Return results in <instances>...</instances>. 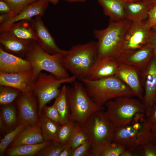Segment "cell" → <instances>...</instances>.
Returning a JSON list of instances; mask_svg holds the SVG:
<instances>
[{
  "mask_svg": "<svg viewBox=\"0 0 156 156\" xmlns=\"http://www.w3.org/2000/svg\"><path fill=\"white\" fill-rule=\"evenodd\" d=\"M148 121L152 125L156 123V102H154L147 114L146 115Z\"/></svg>",
  "mask_w": 156,
  "mask_h": 156,
  "instance_id": "cell-42",
  "label": "cell"
},
{
  "mask_svg": "<svg viewBox=\"0 0 156 156\" xmlns=\"http://www.w3.org/2000/svg\"><path fill=\"white\" fill-rule=\"evenodd\" d=\"M156 5V0H149Z\"/></svg>",
  "mask_w": 156,
  "mask_h": 156,
  "instance_id": "cell-50",
  "label": "cell"
},
{
  "mask_svg": "<svg viewBox=\"0 0 156 156\" xmlns=\"http://www.w3.org/2000/svg\"><path fill=\"white\" fill-rule=\"evenodd\" d=\"M44 142L40 126L38 123L28 126L21 131L8 148L24 144H38Z\"/></svg>",
  "mask_w": 156,
  "mask_h": 156,
  "instance_id": "cell-21",
  "label": "cell"
},
{
  "mask_svg": "<svg viewBox=\"0 0 156 156\" xmlns=\"http://www.w3.org/2000/svg\"><path fill=\"white\" fill-rule=\"evenodd\" d=\"M92 100L98 105L104 106L109 100L122 96H134L130 88L115 76L96 80H80Z\"/></svg>",
  "mask_w": 156,
  "mask_h": 156,
  "instance_id": "cell-4",
  "label": "cell"
},
{
  "mask_svg": "<svg viewBox=\"0 0 156 156\" xmlns=\"http://www.w3.org/2000/svg\"><path fill=\"white\" fill-rule=\"evenodd\" d=\"M151 29L147 20L131 21L126 34L122 52L138 49L149 43Z\"/></svg>",
  "mask_w": 156,
  "mask_h": 156,
  "instance_id": "cell-11",
  "label": "cell"
},
{
  "mask_svg": "<svg viewBox=\"0 0 156 156\" xmlns=\"http://www.w3.org/2000/svg\"><path fill=\"white\" fill-rule=\"evenodd\" d=\"M65 53H49L36 42L24 58L30 64L34 81L42 70L48 72L59 79L69 77L70 76L68 71L64 68L62 63Z\"/></svg>",
  "mask_w": 156,
  "mask_h": 156,
  "instance_id": "cell-5",
  "label": "cell"
},
{
  "mask_svg": "<svg viewBox=\"0 0 156 156\" xmlns=\"http://www.w3.org/2000/svg\"><path fill=\"white\" fill-rule=\"evenodd\" d=\"M0 12L1 14H10L12 18L14 16L11 6L7 2L3 0H0Z\"/></svg>",
  "mask_w": 156,
  "mask_h": 156,
  "instance_id": "cell-41",
  "label": "cell"
},
{
  "mask_svg": "<svg viewBox=\"0 0 156 156\" xmlns=\"http://www.w3.org/2000/svg\"><path fill=\"white\" fill-rule=\"evenodd\" d=\"M11 36L25 40L37 41L30 20H22L12 25L5 31Z\"/></svg>",
  "mask_w": 156,
  "mask_h": 156,
  "instance_id": "cell-24",
  "label": "cell"
},
{
  "mask_svg": "<svg viewBox=\"0 0 156 156\" xmlns=\"http://www.w3.org/2000/svg\"><path fill=\"white\" fill-rule=\"evenodd\" d=\"M54 5H56L58 2L59 0H44Z\"/></svg>",
  "mask_w": 156,
  "mask_h": 156,
  "instance_id": "cell-46",
  "label": "cell"
},
{
  "mask_svg": "<svg viewBox=\"0 0 156 156\" xmlns=\"http://www.w3.org/2000/svg\"><path fill=\"white\" fill-rule=\"evenodd\" d=\"M82 126L91 145V156H97L103 147L113 141L116 128L104 110L93 113Z\"/></svg>",
  "mask_w": 156,
  "mask_h": 156,
  "instance_id": "cell-2",
  "label": "cell"
},
{
  "mask_svg": "<svg viewBox=\"0 0 156 156\" xmlns=\"http://www.w3.org/2000/svg\"><path fill=\"white\" fill-rule=\"evenodd\" d=\"M92 146L88 140L77 147L73 151L72 156H90Z\"/></svg>",
  "mask_w": 156,
  "mask_h": 156,
  "instance_id": "cell-37",
  "label": "cell"
},
{
  "mask_svg": "<svg viewBox=\"0 0 156 156\" xmlns=\"http://www.w3.org/2000/svg\"><path fill=\"white\" fill-rule=\"evenodd\" d=\"M142 156H156V144L149 141L140 146Z\"/></svg>",
  "mask_w": 156,
  "mask_h": 156,
  "instance_id": "cell-38",
  "label": "cell"
},
{
  "mask_svg": "<svg viewBox=\"0 0 156 156\" xmlns=\"http://www.w3.org/2000/svg\"><path fill=\"white\" fill-rule=\"evenodd\" d=\"M42 111L47 118L61 125L60 117L54 102L51 106H44L43 108Z\"/></svg>",
  "mask_w": 156,
  "mask_h": 156,
  "instance_id": "cell-36",
  "label": "cell"
},
{
  "mask_svg": "<svg viewBox=\"0 0 156 156\" xmlns=\"http://www.w3.org/2000/svg\"><path fill=\"white\" fill-rule=\"evenodd\" d=\"M120 62L109 57H97L87 79L96 80L114 76Z\"/></svg>",
  "mask_w": 156,
  "mask_h": 156,
  "instance_id": "cell-20",
  "label": "cell"
},
{
  "mask_svg": "<svg viewBox=\"0 0 156 156\" xmlns=\"http://www.w3.org/2000/svg\"><path fill=\"white\" fill-rule=\"evenodd\" d=\"M34 81L32 69L14 73L0 72V86L16 89L22 92L32 90Z\"/></svg>",
  "mask_w": 156,
  "mask_h": 156,
  "instance_id": "cell-15",
  "label": "cell"
},
{
  "mask_svg": "<svg viewBox=\"0 0 156 156\" xmlns=\"http://www.w3.org/2000/svg\"><path fill=\"white\" fill-rule=\"evenodd\" d=\"M64 145L57 141H52L38 152L35 156H59L64 149Z\"/></svg>",
  "mask_w": 156,
  "mask_h": 156,
  "instance_id": "cell-33",
  "label": "cell"
},
{
  "mask_svg": "<svg viewBox=\"0 0 156 156\" xmlns=\"http://www.w3.org/2000/svg\"><path fill=\"white\" fill-rule=\"evenodd\" d=\"M22 92L11 87L0 86V104L1 106L12 103L20 96Z\"/></svg>",
  "mask_w": 156,
  "mask_h": 156,
  "instance_id": "cell-30",
  "label": "cell"
},
{
  "mask_svg": "<svg viewBox=\"0 0 156 156\" xmlns=\"http://www.w3.org/2000/svg\"><path fill=\"white\" fill-rule=\"evenodd\" d=\"M124 2H133L136 1H138L144 0H122Z\"/></svg>",
  "mask_w": 156,
  "mask_h": 156,
  "instance_id": "cell-48",
  "label": "cell"
},
{
  "mask_svg": "<svg viewBox=\"0 0 156 156\" xmlns=\"http://www.w3.org/2000/svg\"><path fill=\"white\" fill-rule=\"evenodd\" d=\"M70 2H84L87 0H64Z\"/></svg>",
  "mask_w": 156,
  "mask_h": 156,
  "instance_id": "cell-47",
  "label": "cell"
},
{
  "mask_svg": "<svg viewBox=\"0 0 156 156\" xmlns=\"http://www.w3.org/2000/svg\"><path fill=\"white\" fill-rule=\"evenodd\" d=\"M126 147L120 143L112 141L103 147L97 156H120Z\"/></svg>",
  "mask_w": 156,
  "mask_h": 156,
  "instance_id": "cell-34",
  "label": "cell"
},
{
  "mask_svg": "<svg viewBox=\"0 0 156 156\" xmlns=\"http://www.w3.org/2000/svg\"><path fill=\"white\" fill-rule=\"evenodd\" d=\"M67 96L70 110V119L83 126L88 118L104 106L95 103L88 94L82 83L76 80L71 87H67Z\"/></svg>",
  "mask_w": 156,
  "mask_h": 156,
  "instance_id": "cell-6",
  "label": "cell"
},
{
  "mask_svg": "<svg viewBox=\"0 0 156 156\" xmlns=\"http://www.w3.org/2000/svg\"><path fill=\"white\" fill-rule=\"evenodd\" d=\"M88 140V136L83 126L77 123L70 140L66 144L70 147L73 152L77 147Z\"/></svg>",
  "mask_w": 156,
  "mask_h": 156,
  "instance_id": "cell-29",
  "label": "cell"
},
{
  "mask_svg": "<svg viewBox=\"0 0 156 156\" xmlns=\"http://www.w3.org/2000/svg\"><path fill=\"white\" fill-rule=\"evenodd\" d=\"M153 56L152 49L149 43L140 49L122 52L117 60L121 63L135 66L141 70Z\"/></svg>",
  "mask_w": 156,
  "mask_h": 156,
  "instance_id": "cell-17",
  "label": "cell"
},
{
  "mask_svg": "<svg viewBox=\"0 0 156 156\" xmlns=\"http://www.w3.org/2000/svg\"><path fill=\"white\" fill-rule=\"evenodd\" d=\"M36 41L22 40L5 31L0 32V47L5 51L24 58Z\"/></svg>",
  "mask_w": 156,
  "mask_h": 156,
  "instance_id": "cell-16",
  "label": "cell"
},
{
  "mask_svg": "<svg viewBox=\"0 0 156 156\" xmlns=\"http://www.w3.org/2000/svg\"><path fill=\"white\" fill-rule=\"evenodd\" d=\"M52 141H45L43 143L32 144H24L8 147L5 155L7 156H34Z\"/></svg>",
  "mask_w": 156,
  "mask_h": 156,
  "instance_id": "cell-26",
  "label": "cell"
},
{
  "mask_svg": "<svg viewBox=\"0 0 156 156\" xmlns=\"http://www.w3.org/2000/svg\"><path fill=\"white\" fill-rule=\"evenodd\" d=\"M31 68L27 60L8 53L0 47V72L14 73Z\"/></svg>",
  "mask_w": 156,
  "mask_h": 156,
  "instance_id": "cell-19",
  "label": "cell"
},
{
  "mask_svg": "<svg viewBox=\"0 0 156 156\" xmlns=\"http://www.w3.org/2000/svg\"><path fill=\"white\" fill-rule=\"evenodd\" d=\"M131 21L127 19L115 22L110 20L106 28L95 30L98 57H109L117 60L123 49L126 32Z\"/></svg>",
  "mask_w": 156,
  "mask_h": 156,
  "instance_id": "cell-1",
  "label": "cell"
},
{
  "mask_svg": "<svg viewBox=\"0 0 156 156\" xmlns=\"http://www.w3.org/2000/svg\"><path fill=\"white\" fill-rule=\"evenodd\" d=\"M153 51V56L156 58V31L151 28L149 41Z\"/></svg>",
  "mask_w": 156,
  "mask_h": 156,
  "instance_id": "cell-43",
  "label": "cell"
},
{
  "mask_svg": "<svg viewBox=\"0 0 156 156\" xmlns=\"http://www.w3.org/2000/svg\"><path fill=\"white\" fill-rule=\"evenodd\" d=\"M45 141H56L60 124L42 113L38 122Z\"/></svg>",
  "mask_w": 156,
  "mask_h": 156,
  "instance_id": "cell-27",
  "label": "cell"
},
{
  "mask_svg": "<svg viewBox=\"0 0 156 156\" xmlns=\"http://www.w3.org/2000/svg\"><path fill=\"white\" fill-rule=\"evenodd\" d=\"M131 97L119 96L109 100L105 104V111L116 127L127 123L138 114H145L143 102Z\"/></svg>",
  "mask_w": 156,
  "mask_h": 156,
  "instance_id": "cell-8",
  "label": "cell"
},
{
  "mask_svg": "<svg viewBox=\"0 0 156 156\" xmlns=\"http://www.w3.org/2000/svg\"><path fill=\"white\" fill-rule=\"evenodd\" d=\"M77 79L73 75L60 79L51 73L41 72L39 74L34 82L32 91L38 101L39 117L42 114L43 108L46 104L58 96L61 84L73 83Z\"/></svg>",
  "mask_w": 156,
  "mask_h": 156,
  "instance_id": "cell-9",
  "label": "cell"
},
{
  "mask_svg": "<svg viewBox=\"0 0 156 156\" xmlns=\"http://www.w3.org/2000/svg\"><path fill=\"white\" fill-rule=\"evenodd\" d=\"M140 70L144 90L142 102L146 115L154 103L156 94V58L153 56L147 64Z\"/></svg>",
  "mask_w": 156,
  "mask_h": 156,
  "instance_id": "cell-12",
  "label": "cell"
},
{
  "mask_svg": "<svg viewBox=\"0 0 156 156\" xmlns=\"http://www.w3.org/2000/svg\"><path fill=\"white\" fill-rule=\"evenodd\" d=\"M155 5L149 0L133 2H124L126 19L132 22L144 20L147 17L149 10Z\"/></svg>",
  "mask_w": 156,
  "mask_h": 156,
  "instance_id": "cell-22",
  "label": "cell"
},
{
  "mask_svg": "<svg viewBox=\"0 0 156 156\" xmlns=\"http://www.w3.org/2000/svg\"><path fill=\"white\" fill-rule=\"evenodd\" d=\"M142 156L140 146L126 147L120 156Z\"/></svg>",
  "mask_w": 156,
  "mask_h": 156,
  "instance_id": "cell-39",
  "label": "cell"
},
{
  "mask_svg": "<svg viewBox=\"0 0 156 156\" xmlns=\"http://www.w3.org/2000/svg\"><path fill=\"white\" fill-rule=\"evenodd\" d=\"M149 141L156 144V123L151 125L149 135Z\"/></svg>",
  "mask_w": 156,
  "mask_h": 156,
  "instance_id": "cell-44",
  "label": "cell"
},
{
  "mask_svg": "<svg viewBox=\"0 0 156 156\" xmlns=\"http://www.w3.org/2000/svg\"><path fill=\"white\" fill-rule=\"evenodd\" d=\"M77 124L75 122L69 119L66 123L60 125L56 141L64 144L67 143Z\"/></svg>",
  "mask_w": 156,
  "mask_h": 156,
  "instance_id": "cell-32",
  "label": "cell"
},
{
  "mask_svg": "<svg viewBox=\"0 0 156 156\" xmlns=\"http://www.w3.org/2000/svg\"><path fill=\"white\" fill-rule=\"evenodd\" d=\"M114 76L123 82L134 95L142 101L144 90L140 70L135 66L120 62Z\"/></svg>",
  "mask_w": 156,
  "mask_h": 156,
  "instance_id": "cell-13",
  "label": "cell"
},
{
  "mask_svg": "<svg viewBox=\"0 0 156 156\" xmlns=\"http://www.w3.org/2000/svg\"><path fill=\"white\" fill-rule=\"evenodd\" d=\"M49 2L44 0H38L29 4L15 16L0 25V32L6 31L13 24L22 20H30L38 16H42Z\"/></svg>",
  "mask_w": 156,
  "mask_h": 156,
  "instance_id": "cell-18",
  "label": "cell"
},
{
  "mask_svg": "<svg viewBox=\"0 0 156 156\" xmlns=\"http://www.w3.org/2000/svg\"><path fill=\"white\" fill-rule=\"evenodd\" d=\"M28 126L19 123L14 129L6 134L1 141L0 143V156L4 155L6 151L10 144L17 135Z\"/></svg>",
  "mask_w": 156,
  "mask_h": 156,
  "instance_id": "cell-31",
  "label": "cell"
},
{
  "mask_svg": "<svg viewBox=\"0 0 156 156\" xmlns=\"http://www.w3.org/2000/svg\"><path fill=\"white\" fill-rule=\"evenodd\" d=\"M97 57L96 42L91 41L66 50L62 63L68 71L80 80L87 78Z\"/></svg>",
  "mask_w": 156,
  "mask_h": 156,
  "instance_id": "cell-3",
  "label": "cell"
},
{
  "mask_svg": "<svg viewBox=\"0 0 156 156\" xmlns=\"http://www.w3.org/2000/svg\"><path fill=\"white\" fill-rule=\"evenodd\" d=\"M102 7L103 13L110 20L116 22L126 19L124 1L122 0H97Z\"/></svg>",
  "mask_w": 156,
  "mask_h": 156,
  "instance_id": "cell-25",
  "label": "cell"
},
{
  "mask_svg": "<svg viewBox=\"0 0 156 156\" xmlns=\"http://www.w3.org/2000/svg\"><path fill=\"white\" fill-rule=\"evenodd\" d=\"M152 28L153 29V30H154L156 31V24L155 25L153 26L152 27Z\"/></svg>",
  "mask_w": 156,
  "mask_h": 156,
  "instance_id": "cell-49",
  "label": "cell"
},
{
  "mask_svg": "<svg viewBox=\"0 0 156 156\" xmlns=\"http://www.w3.org/2000/svg\"><path fill=\"white\" fill-rule=\"evenodd\" d=\"M151 126L145 114H138L127 123L116 127L113 141L126 147L140 146L150 141Z\"/></svg>",
  "mask_w": 156,
  "mask_h": 156,
  "instance_id": "cell-7",
  "label": "cell"
},
{
  "mask_svg": "<svg viewBox=\"0 0 156 156\" xmlns=\"http://www.w3.org/2000/svg\"><path fill=\"white\" fill-rule=\"evenodd\" d=\"M15 103L19 123L29 126L38 123V102L32 90L22 92Z\"/></svg>",
  "mask_w": 156,
  "mask_h": 156,
  "instance_id": "cell-10",
  "label": "cell"
},
{
  "mask_svg": "<svg viewBox=\"0 0 156 156\" xmlns=\"http://www.w3.org/2000/svg\"><path fill=\"white\" fill-rule=\"evenodd\" d=\"M3 0L7 2L11 6L15 16L28 5L38 0Z\"/></svg>",
  "mask_w": 156,
  "mask_h": 156,
  "instance_id": "cell-35",
  "label": "cell"
},
{
  "mask_svg": "<svg viewBox=\"0 0 156 156\" xmlns=\"http://www.w3.org/2000/svg\"><path fill=\"white\" fill-rule=\"evenodd\" d=\"M67 87L63 85L60 94L54 101L61 118V125L66 122L69 119L70 110L67 96Z\"/></svg>",
  "mask_w": 156,
  "mask_h": 156,
  "instance_id": "cell-28",
  "label": "cell"
},
{
  "mask_svg": "<svg viewBox=\"0 0 156 156\" xmlns=\"http://www.w3.org/2000/svg\"><path fill=\"white\" fill-rule=\"evenodd\" d=\"M41 16H38L31 20V23L37 38L38 44L46 52L53 54L65 53L66 50L60 49L43 22Z\"/></svg>",
  "mask_w": 156,
  "mask_h": 156,
  "instance_id": "cell-14",
  "label": "cell"
},
{
  "mask_svg": "<svg viewBox=\"0 0 156 156\" xmlns=\"http://www.w3.org/2000/svg\"><path fill=\"white\" fill-rule=\"evenodd\" d=\"M73 151L70 147L68 144H65L64 149L59 156H72Z\"/></svg>",
  "mask_w": 156,
  "mask_h": 156,
  "instance_id": "cell-45",
  "label": "cell"
},
{
  "mask_svg": "<svg viewBox=\"0 0 156 156\" xmlns=\"http://www.w3.org/2000/svg\"><path fill=\"white\" fill-rule=\"evenodd\" d=\"M154 102H156V94L155 97Z\"/></svg>",
  "mask_w": 156,
  "mask_h": 156,
  "instance_id": "cell-51",
  "label": "cell"
},
{
  "mask_svg": "<svg viewBox=\"0 0 156 156\" xmlns=\"http://www.w3.org/2000/svg\"><path fill=\"white\" fill-rule=\"evenodd\" d=\"M0 112V129L7 133L19 124L17 108L15 103L1 106Z\"/></svg>",
  "mask_w": 156,
  "mask_h": 156,
  "instance_id": "cell-23",
  "label": "cell"
},
{
  "mask_svg": "<svg viewBox=\"0 0 156 156\" xmlns=\"http://www.w3.org/2000/svg\"><path fill=\"white\" fill-rule=\"evenodd\" d=\"M147 23L152 28L156 24V5L153 7L148 11L147 15Z\"/></svg>",
  "mask_w": 156,
  "mask_h": 156,
  "instance_id": "cell-40",
  "label": "cell"
}]
</instances>
